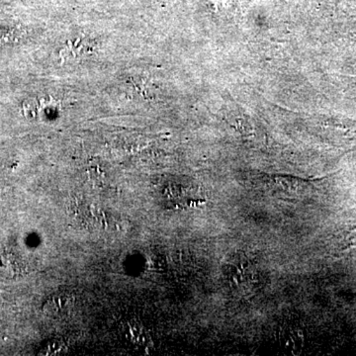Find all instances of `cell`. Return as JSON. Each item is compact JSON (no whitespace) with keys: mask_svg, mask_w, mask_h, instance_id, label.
<instances>
[{"mask_svg":"<svg viewBox=\"0 0 356 356\" xmlns=\"http://www.w3.org/2000/svg\"><path fill=\"white\" fill-rule=\"evenodd\" d=\"M222 273L232 288L245 289L250 285H254V266L247 257L238 252L227 257L222 266Z\"/></svg>","mask_w":356,"mask_h":356,"instance_id":"1","label":"cell"},{"mask_svg":"<svg viewBox=\"0 0 356 356\" xmlns=\"http://www.w3.org/2000/svg\"><path fill=\"white\" fill-rule=\"evenodd\" d=\"M280 339L282 346H285V350H290L291 353L301 350L302 346H303L302 332L295 329L283 331Z\"/></svg>","mask_w":356,"mask_h":356,"instance_id":"2","label":"cell"}]
</instances>
